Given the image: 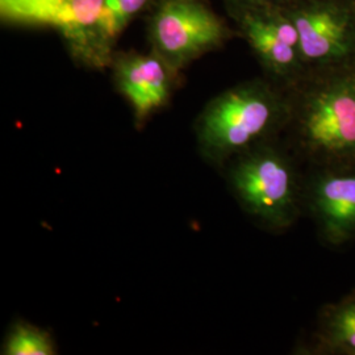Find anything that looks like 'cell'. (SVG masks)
Listing matches in <instances>:
<instances>
[{"label": "cell", "mask_w": 355, "mask_h": 355, "mask_svg": "<svg viewBox=\"0 0 355 355\" xmlns=\"http://www.w3.org/2000/svg\"><path fill=\"white\" fill-rule=\"evenodd\" d=\"M290 150L311 167L355 166V61L288 87Z\"/></svg>", "instance_id": "cell-1"}, {"label": "cell", "mask_w": 355, "mask_h": 355, "mask_svg": "<svg viewBox=\"0 0 355 355\" xmlns=\"http://www.w3.org/2000/svg\"><path fill=\"white\" fill-rule=\"evenodd\" d=\"M288 92L275 82L253 79L216 95L195 120V139L204 162L224 168L263 141L277 139L287 125Z\"/></svg>", "instance_id": "cell-2"}, {"label": "cell", "mask_w": 355, "mask_h": 355, "mask_svg": "<svg viewBox=\"0 0 355 355\" xmlns=\"http://www.w3.org/2000/svg\"><path fill=\"white\" fill-rule=\"evenodd\" d=\"M229 190L254 223L280 233L304 211V178L296 155L277 139L263 141L224 167Z\"/></svg>", "instance_id": "cell-3"}, {"label": "cell", "mask_w": 355, "mask_h": 355, "mask_svg": "<svg viewBox=\"0 0 355 355\" xmlns=\"http://www.w3.org/2000/svg\"><path fill=\"white\" fill-rule=\"evenodd\" d=\"M152 51L177 74L233 36L227 21L203 0H158L148 19Z\"/></svg>", "instance_id": "cell-4"}, {"label": "cell", "mask_w": 355, "mask_h": 355, "mask_svg": "<svg viewBox=\"0 0 355 355\" xmlns=\"http://www.w3.org/2000/svg\"><path fill=\"white\" fill-rule=\"evenodd\" d=\"M280 6L297 29L306 73L354 62V0H291Z\"/></svg>", "instance_id": "cell-5"}, {"label": "cell", "mask_w": 355, "mask_h": 355, "mask_svg": "<svg viewBox=\"0 0 355 355\" xmlns=\"http://www.w3.org/2000/svg\"><path fill=\"white\" fill-rule=\"evenodd\" d=\"M228 10L272 82L291 87L305 76L297 29L280 4Z\"/></svg>", "instance_id": "cell-6"}, {"label": "cell", "mask_w": 355, "mask_h": 355, "mask_svg": "<svg viewBox=\"0 0 355 355\" xmlns=\"http://www.w3.org/2000/svg\"><path fill=\"white\" fill-rule=\"evenodd\" d=\"M304 211L324 243L355 240V166L311 167L304 178Z\"/></svg>", "instance_id": "cell-7"}, {"label": "cell", "mask_w": 355, "mask_h": 355, "mask_svg": "<svg viewBox=\"0 0 355 355\" xmlns=\"http://www.w3.org/2000/svg\"><path fill=\"white\" fill-rule=\"evenodd\" d=\"M111 69L114 87L129 103L137 125L170 102L178 74L152 49L114 53Z\"/></svg>", "instance_id": "cell-8"}, {"label": "cell", "mask_w": 355, "mask_h": 355, "mask_svg": "<svg viewBox=\"0 0 355 355\" xmlns=\"http://www.w3.org/2000/svg\"><path fill=\"white\" fill-rule=\"evenodd\" d=\"M105 0H64L58 19L70 57L82 67L104 70L114 61V48L103 35L101 17Z\"/></svg>", "instance_id": "cell-9"}, {"label": "cell", "mask_w": 355, "mask_h": 355, "mask_svg": "<svg viewBox=\"0 0 355 355\" xmlns=\"http://www.w3.org/2000/svg\"><path fill=\"white\" fill-rule=\"evenodd\" d=\"M309 353L355 355V288L321 308Z\"/></svg>", "instance_id": "cell-10"}, {"label": "cell", "mask_w": 355, "mask_h": 355, "mask_svg": "<svg viewBox=\"0 0 355 355\" xmlns=\"http://www.w3.org/2000/svg\"><path fill=\"white\" fill-rule=\"evenodd\" d=\"M3 355H55L58 347L49 330L26 320H16L10 325L1 343Z\"/></svg>", "instance_id": "cell-11"}, {"label": "cell", "mask_w": 355, "mask_h": 355, "mask_svg": "<svg viewBox=\"0 0 355 355\" xmlns=\"http://www.w3.org/2000/svg\"><path fill=\"white\" fill-rule=\"evenodd\" d=\"M158 0H105L101 26L107 42L114 48L117 38L127 26L145 11H150Z\"/></svg>", "instance_id": "cell-12"}, {"label": "cell", "mask_w": 355, "mask_h": 355, "mask_svg": "<svg viewBox=\"0 0 355 355\" xmlns=\"http://www.w3.org/2000/svg\"><path fill=\"white\" fill-rule=\"evenodd\" d=\"M227 7H239V6H261V4H284L291 0H224Z\"/></svg>", "instance_id": "cell-13"}, {"label": "cell", "mask_w": 355, "mask_h": 355, "mask_svg": "<svg viewBox=\"0 0 355 355\" xmlns=\"http://www.w3.org/2000/svg\"><path fill=\"white\" fill-rule=\"evenodd\" d=\"M354 3H355V0H354Z\"/></svg>", "instance_id": "cell-14"}]
</instances>
